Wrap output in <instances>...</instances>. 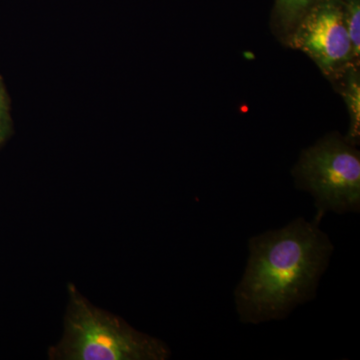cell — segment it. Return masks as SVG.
Masks as SVG:
<instances>
[{
    "mask_svg": "<svg viewBox=\"0 0 360 360\" xmlns=\"http://www.w3.org/2000/svg\"><path fill=\"white\" fill-rule=\"evenodd\" d=\"M321 221L298 217L250 239L245 274L234 290L243 323L281 321L316 296L335 250Z\"/></svg>",
    "mask_w": 360,
    "mask_h": 360,
    "instance_id": "cell-1",
    "label": "cell"
},
{
    "mask_svg": "<svg viewBox=\"0 0 360 360\" xmlns=\"http://www.w3.org/2000/svg\"><path fill=\"white\" fill-rule=\"evenodd\" d=\"M170 350L163 341L135 330L115 315L96 309L70 286L65 330L49 357L66 360H165Z\"/></svg>",
    "mask_w": 360,
    "mask_h": 360,
    "instance_id": "cell-2",
    "label": "cell"
},
{
    "mask_svg": "<svg viewBox=\"0 0 360 360\" xmlns=\"http://www.w3.org/2000/svg\"><path fill=\"white\" fill-rule=\"evenodd\" d=\"M291 174L296 188L314 196L315 219L360 212V153L338 132L302 150Z\"/></svg>",
    "mask_w": 360,
    "mask_h": 360,
    "instance_id": "cell-3",
    "label": "cell"
},
{
    "mask_svg": "<svg viewBox=\"0 0 360 360\" xmlns=\"http://www.w3.org/2000/svg\"><path fill=\"white\" fill-rule=\"evenodd\" d=\"M286 46L304 52L330 82L349 66L360 65L340 0H321L300 21Z\"/></svg>",
    "mask_w": 360,
    "mask_h": 360,
    "instance_id": "cell-4",
    "label": "cell"
},
{
    "mask_svg": "<svg viewBox=\"0 0 360 360\" xmlns=\"http://www.w3.org/2000/svg\"><path fill=\"white\" fill-rule=\"evenodd\" d=\"M319 1L321 0H274L269 26L279 42L286 46L300 21Z\"/></svg>",
    "mask_w": 360,
    "mask_h": 360,
    "instance_id": "cell-5",
    "label": "cell"
},
{
    "mask_svg": "<svg viewBox=\"0 0 360 360\" xmlns=\"http://www.w3.org/2000/svg\"><path fill=\"white\" fill-rule=\"evenodd\" d=\"M340 92L349 115V127L345 141L357 146L360 141V65H352L331 82Z\"/></svg>",
    "mask_w": 360,
    "mask_h": 360,
    "instance_id": "cell-6",
    "label": "cell"
},
{
    "mask_svg": "<svg viewBox=\"0 0 360 360\" xmlns=\"http://www.w3.org/2000/svg\"><path fill=\"white\" fill-rule=\"evenodd\" d=\"M354 58L360 63V0H340Z\"/></svg>",
    "mask_w": 360,
    "mask_h": 360,
    "instance_id": "cell-7",
    "label": "cell"
},
{
    "mask_svg": "<svg viewBox=\"0 0 360 360\" xmlns=\"http://www.w3.org/2000/svg\"><path fill=\"white\" fill-rule=\"evenodd\" d=\"M13 134L11 116V98L6 91L4 78L0 75V146Z\"/></svg>",
    "mask_w": 360,
    "mask_h": 360,
    "instance_id": "cell-8",
    "label": "cell"
}]
</instances>
